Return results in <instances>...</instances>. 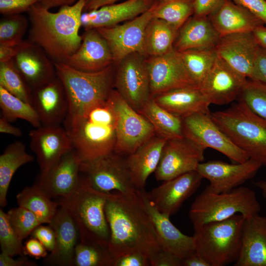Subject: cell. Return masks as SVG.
Segmentation results:
<instances>
[{
	"label": "cell",
	"instance_id": "94428289",
	"mask_svg": "<svg viewBox=\"0 0 266 266\" xmlns=\"http://www.w3.org/2000/svg\"><path fill=\"white\" fill-rule=\"evenodd\" d=\"M77 0H40L39 3L43 7L49 9L58 6L69 5L74 4Z\"/></svg>",
	"mask_w": 266,
	"mask_h": 266
},
{
	"label": "cell",
	"instance_id": "816d5d0a",
	"mask_svg": "<svg viewBox=\"0 0 266 266\" xmlns=\"http://www.w3.org/2000/svg\"><path fill=\"white\" fill-rule=\"evenodd\" d=\"M253 14L266 26V0H231Z\"/></svg>",
	"mask_w": 266,
	"mask_h": 266
},
{
	"label": "cell",
	"instance_id": "5b68a950",
	"mask_svg": "<svg viewBox=\"0 0 266 266\" xmlns=\"http://www.w3.org/2000/svg\"><path fill=\"white\" fill-rule=\"evenodd\" d=\"M110 194L95 189L81 176L76 190L68 198L57 200L71 215L80 241L108 248L110 230L104 207Z\"/></svg>",
	"mask_w": 266,
	"mask_h": 266
},
{
	"label": "cell",
	"instance_id": "c3c4849f",
	"mask_svg": "<svg viewBox=\"0 0 266 266\" xmlns=\"http://www.w3.org/2000/svg\"><path fill=\"white\" fill-rule=\"evenodd\" d=\"M38 226L32 232L31 235L38 240L49 252L54 251L55 247V233L53 228L50 226Z\"/></svg>",
	"mask_w": 266,
	"mask_h": 266
},
{
	"label": "cell",
	"instance_id": "cb8c5ba5",
	"mask_svg": "<svg viewBox=\"0 0 266 266\" xmlns=\"http://www.w3.org/2000/svg\"><path fill=\"white\" fill-rule=\"evenodd\" d=\"M54 230L56 242L54 251L44 261L48 266H73L75 247L79 240L77 227L66 208L62 205L49 224Z\"/></svg>",
	"mask_w": 266,
	"mask_h": 266
},
{
	"label": "cell",
	"instance_id": "ab89813d",
	"mask_svg": "<svg viewBox=\"0 0 266 266\" xmlns=\"http://www.w3.org/2000/svg\"><path fill=\"white\" fill-rule=\"evenodd\" d=\"M108 248L99 244L79 241L74 251V266H113Z\"/></svg>",
	"mask_w": 266,
	"mask_h": 266
},
{
	"label": "cell",
	"instance_id": "4316f807",
	"mask_svg": "<svg viewBox=\"0 0 266 266\" xmlns=\"http://www.w3.org/2000/svg\"><path fill=\"white\" fill-rule=\"evenodd\" d=\"M154 2L150 0H126L84 12L81 18V27L85 30L98 29L127 22L146 11Z\"/></svg>",
	"mask_w": 266,
	"mask_h": 266
},
{
	"label": "cell",
	"instance_id": "7a4b0ae2",
	"mask_svg": "<svg viewBox=\"0 0 266 266\" xmlns=\"http://www.w3.org/2000/svg\"><path fill=\"white\" fill-rule=\"evenodd\" d=\"M86 1L77 0L57 12L37 3L27 12L31 24L29 40L41 48L53 63L66 64L81 45L79 29Z\"/></svg>",
	"mask_w": 266,
	"mask_h": 266
},
{
	"label": "cell",
	"instance_id": "ac0fdd59",
	"mask_svg": "<svg viewBox=\"0 0 266 266\" xmlns=\"http://www.w3.org/2000/svg\"><path fill=\"white\" fill-rule=\"evenodd\" d=\"M262 166L249 159L243 163L229 164L212 160L200 163L197 171L203 178L209 181L207 186L215 193L229 192L253 178Z\"/></svg>",
	"mask_w": 266,
	"mask_h": 266
},
{
	"label": "cell",
	"instance_id": "83f0119b",
	"mask_svg": "<svg viewBox=\"0 0 266 266\" xmlns=\"http://www.w3.org/2000/svg\"><path fill=\"white\" fill-rule=\"evenodd\" d=\"M235 266H266V216L245 219L239 256Z\"/></svg>",
	"mask_w": 266,
	"mask_h": 266
},
{
	"label": "cell",
	"instance_id": "bcb514c9",
	"mask_svg": "<svg viewBox=\"0 0 266 266\" xmlns=\"http://www.w3.org/2000/svg\"><path fill=\"white\" fill-rule=\"evenodd\" d=\"M40 0H0V12L3 15L28 12Z\"/></svg>",
	"mask_w": 266,
	"mask_h": 266
},
{
	"label": "cell",
	"instance_id": "9a60e30c",
	"mask_svg": "<svg viewBox=\"0 0 266 266\" xmlns=\"http://www.w3.org/2000/svg\"><path fill=\"white\" fill-rule=\"evenodd\" d=\"M145 62L152 97L176 88L199 87L186 69L179 52L174 48L161 56L147 57Z\"/></svg>",
	"mask_w": 266,
	"mask_h": 266
},
{
	"label": "cell",
	"instance_id": "7402d4cb",
	"mask_svg": "<svg viewBox=\"0 0 266 266\" xmlns=\"http://www.w3.org/2000/svg\"><path fill=\"white\" fill-rule=\"evenodd\" d=\"M260 46L253 32H243L221 36L215 49L219 57L250 79Z\"/></svg>",
	"mask_w": 266,
	"mask_h": 266
},
{
	"label": "cell",
	"instance_id": "f6af8a7d",
	"mask_svg": "<svg viewBox=\"0 0 266 266\" xmlns=\"http://www.w3.org/2000/svg\"><path fill=\"white\" fill-rule=\"evenodd\" d=\"M7 214L11 225L22 240L41 225L33 213L20 206L10 209Z\"/></svg>",
	"mask_w": 266,
	"mask_h": 266
},
{
	"label": "cell",
	"instance_id": "9f6ffc18",
	"mask_svg": "<svg viewBox=\"0 0 266 266\" xmlns=\"http://www.w3.org/2000/svg\"><path fill=\"white\" fill-rule=\"evenodd\" d=\"M23 41L15 45L0 44V63L12 60L19 51Z\"/></svg>",
	"mask_w": 266,
	"mask_h": 266
},
{
	"label": "cell",
	"instance_id": "680465c9",
	"mask_svg": "<svg viewBox=\"0 0 266 266\" xmlns=\"http://www.w3.org/2000/svg\"><path fill=\"white\" fill-rule=\"evenodd\" d=\"M10 123L6 118L1 116L0 118V132L16 137L21 136L22 135L21 130L18 127L12 125Z\"/></svg>",
	"mask_w": 266,
	"mask_h": 266
},
{
	"label": "cell",
	"instance_id": "e575fe53",
	"mask_svg": "<svg viewBox=\"0 0 266 266\" xmlns=\"http://www.w3.org/2000/svg\"><path fill=\"white\" fill-rule=\"evenodd\" d=\"M179 29L166 21L152 17L145 32L144 49L147 57L167 53L174 47Z\"/></svg>",
	"mask_w": 266,
	"mask_h": 266
},
{
	"label": "cell",
	"instance_id": "db71d44e",
	"mask_svg": "<svg viewBox=\"0 0 266 266\" xmlns=\"http://www.w3.org/2000/svg\"><path fill=\"white\" fill-rule=\"evenodd\" d=\"M182 260L173 254L162 249L150 261L152 266H181Z\"/></svg>",
	"mask_w": 266,
	"mask_h": 266
},
{
	"label": "cell",
	"instance_id": "5bb4252c",
	"mask_svg": "<svg viewBox=\"0 0 266 266\" xmlns=\"http://www.w3.org/2000/svg\"><path fill=\"white\" fill-rule=\"evenodd\" d=\"M205 150L184 136L167 140L155 171L158 181H166L196 170Z\"/></svg>",
	"mask_w": 266,
	"mask_h": 266
},
{
	"label": "cell",
	"instance_id": "7bdbcfd3",
	"mask_svg": "<svg viewBox=\"0 0 266 266\" xmlns=\"http://www.w3.org/2000/svg\"><path fill=\"white\" fill-rule=\"evenodd\" d=\"M239 97L252 111L266 119V84L247 80Z\"/></svg>",
	"mask_w": 266,
	"mask_h": 266
},
{
	"label": "cell",
	"instance_id": "8d00e7d4",
	"mask_svg": "<svg viewBox=\"0 0 266 266\" xmlns=\"http://www.w3.org/2000/svg\"><path fill=\"white\" fill-rule=\"evenodd\" d=\"M0 107L2 116L10 122L20 119L29 122L34 128L41 125L33 105L24 101L0 86Z\"/></svg>",
	"mask_w": 266,
	"mask_h": 266
},
{
	"label": "cell",
	"instance_id": "e7e4bbea",
	"mask_svg": "<svg viewBox=\"0 0 266 266\" xmlns=\"http://www.w3.org/2000/svg\"><path fill=\"white\" fill-rule=\"evenodd\" d=\"M150 0L154 2V1H160V0Z\"/></svg>",
	"mask_w": 266,
	"mask_h": 266
},
{
	"label": "cell",
	"instance_id": "30bf717a",
	"mask_svg": "<svg viewBox=\"0 0 266 266\" xmlns=\"http://www.w3.org/2000/svg\"><path fill=\"white\" fill-rule=\"evenodd\" d=\"M109 99L116 114L117 141L115 152L130 155L155 135L153 126L131 106L115 90Z\"/></svg>",
	"mask_w": 266,
	"mask_h": 266
},
{
	"label": "cell",
	"instance_id": "ffe728a7",
	"mask_svg": "<svg viewBox=\"0 0 266 266\" xmlns=\"http://www.w3.org/2000/svg\"><path fill=\"white\" fill-rule=\"evenodd\" d=\"M30 146L35 154L40 171L55 165L73 149L67 131L60 125L41 126L29 132Z\"/></svg>",
	"mask_w": 266,
	"mask_h": 266
},
{
	"label": "cell",
	"instance_id": "d6a6232c",
	"mask_svg": "<svg viewBox=\"0 0 266 266\" xmlns=\"http://www.w3.org/2000/svg\"><path fill=\"white\" fill-rule=\"evenodd\" d=\"M33 157L23 142L17 140L7 146L0 156V205L7 204V194L12 178L21 166L32 162Z\"/></svg>",
	"mask_w": 266,
	"mask_h": 266
},
{
	"label": "cell",
	"instance_id": "f1b7e54d",
	"mask_svg": "<svg viewBox=\"0 0 266 266\" xmlns=\"http://www.w3.org/2000/svg\"><path fill=\"white\" fill-rule=\"evenodd\" d=\"M153 97L160 106L182 118L196 113H210V103L198 87L176 88Z\"/></svg>",
	"mask_w": 266,
	"mask_h": 266
},
{
	"label": "cell",
	"instance_id": "6da1fadb",
	"mask_svg": "<svg viewBox=\"0 0 266 266\" xmlns=\"http://www.w3.org/2000/svg\"><path fill=\"white\" fill-rule=\"evenodd\" d=\"M105 214L110 230L108 250L113 259L138 252L151 261L162 249L151 219L136 195L111 192Z\"/></svg>",
	"mask_w": 266,
	"mask_h": 266
},
{
	"label": "cell",
	"instance_id": "f546056e",
	"mask_svg": "<svg viewBox=\"0 0 266 266\" xmlns=\"http://www.w3.org/2000/svg\"><path fill=\"white\" fill-rule=\"evenodd\" d=\"M221 36L243 32H253L264 23L250 11L231 0L208 17Z\"/></svg>",
	"mask_w": 266,
	"mask_h": 266
},
{
	"label": "cell",
	"instance_id": "484cf974",
	"mask_svg": "<svg viewBox=\"0 0 266 266\" xmlns=\"http://www.w3.org/2000/svg\"><path fill=\"white\" fill-rule=\"evenodd\" d=\"M85 30L81 45L66 64L88 72L100 71L114 65L111 51L104 37L97 29Z\"/></svg>",
	"mask_w": 266,
	"mask_h": 266
},
{
	"label": "cell",
	"instance_id": "6125c7cd",
	"mask_svg": "<svg viewBox=\"0 0 266 266\" xmlns=\"http://www.w3.org/2000/svg\"><path fill=\"white\" fill-rule=\"evenodd\" d=\"M253 33L259 45L266 47V26H259Z\"/></svg>",
	"mask_w": 266,
	"mask_h": 266
},
{
	"label": "cell",
	"instance_id": "3957f363",
	"mask_svg": "<svg viewBox=\"0 0 266 266\" xmlns=\"http://www.w3.org/2000/svg\"><path fill=\"white\" fill-rule=\"evenodd\" d=\"M64 128L82 162H90L115 151L116 118L109 97L87 108L65 124Z\"/></svg>",
	"mask_w": 266,
	"mask_h": 266
},
{
	"label": "cell",
	"instance_id": "681fc988",
	"mask_svg": "<svg viewBox=\"0 0 266 266\" xmlns=\"http://www.w3.org/2000/svg\"><path fill=\"white\" fill-rule=\"evenodd\" d=\"M225 0H194V14L196 17H208L217 11Z\"/></svg>",
	"mask_w": 266,
	"mask_h": 266
},
{
	"label": "cell",
	"instance_id": "4fadbf2b",
	"mask_svg": "<svg viewBox=\"0 0 266 266\" xmlns=\"http://www.w3.org/2000/svg\"><path fill=\"white\" fill-rule=\"evenodd\" d=\"M156 2L146 11L124 23L97 29L108 43L114 65H117L133 53L146 57L144 49L145 29L153 17Z\"/></svg>",
	"mask_w": 266,
	"mask_h": 266
},
{
	"label": "cell",
	"instance_id": "8992f818",
	"mask_svg": "<svg viewBox=\"0 0 266 266\" xmlns=\"http://www.w3.org/2000/svg\"><path fill=\"white\" fill-rule=\"evenodd\" d=\"M213 121L250 159L266 167V119L242 101L211 113Z\"/></svg>",
	"mask_w": 266,
	"mask_h": 266
},
{
	"label": "cell",
	"instance_id": "603a6c76",
	"mask_svg": "<svg viewBox=\"0 0 266 266\" xmlns=\"http://www.w3.org/2000/svg\"><path fill=\"white\" fill-rule=\"evenodd\" d=\"M49 59L39 46L29 40H24L13 61L33 91L46 84L57 76L54 63Z\"/></svg>",
	"mask_w": 266,
	"mask_h": 266
},
{
	"label": "cell",
	"instance_id": "44dd1931",
	"mask_svg": "<svg viewBox=\"0 0 266 266\" xmlns=\"http://www.w3.org/2000/svg\"><path fill=\"white\" fill-rule=\"evenodd\" d=\"M138 194L151 219L163 250L173 254L182 261L196 251L193 236L183 233L171 223L169 216L160 212L143 189H138Z\"/></svg>",
	"mask_w": 266,
	"mask_h": 266
},
{
	"label": "cell",
	"instance_id": "91938a15",
	"mask_svg": "<svg viewBox=\"0 0 266 266\" xmlns=\"http://www.w3.org/2000/svg\"><path fill=\"white\" fill-rule=\"evenodd\" d=\"M120 0H87L84 12L96 10L103 6L113 4Z\"/></svg>",
	"mask_w": 266,
	"mask_h": 266
},
{
	"label": "cell",
	"instance_id": "1f68e13d",
	"mask_svg": "<svg viewBox=\"0 0 266 266\" xmlns=\"http://www.w3.org/2000/svg\"><path fill=\"white\" fill-rule=\"evenodd\" d=\"M167 140L154 136L126 159L133 182L137 189H143L148 177L155 172Z\"/></svg>",
	"mask_w": 266,
	"mask_h": 266
},
{
	"label": "cell",
	"instance_id": "f35d334b",
	"mask_svg": "<svg viewBox=\"0 0 266 266\" xmlns=\"http://www.w3.org/2000/svg\"><path fill=\"white\" fill-rule=\"evenodd\" d=\"M194 0L157 1L153 17L162 19L179 29L193 15Z\"/></svg>",
	"mask_w": 266,
	"mask_h": 266
},
{
	"label": "cell",
	"instance_id": "7dc6e473",
	"mask_svg": "<svg viewBox=\"0 0 266 266\" xmlns=\"http://www.w3.org/2000/svg\"><path fill=\"white\" fill-rule=\"evenodd\" d=\"M149 258L143 253L134 252L113 259V266H150Z\"/></svg>",
	"mask_w": 266,
	"mask_h": 266
},
{
	"label": "cell",
	"instance_id": "d6986e66",
	"mask_svg": "<svg viewBox=\"0 0 266 266\" xmlns=\"http://www.w3.org/2000/svg\"><path fill=\"white\" fill-rule=\"evenodd\" d=\"M202 179L197 171H190L164 181L147 195L160 212L170 217L197 191Z\"/></svg>",
	"mask_w": 266,
	"mask_h": 266
},
{
	"label": "cell",
	"instance_id": "60d3db41",
	"mask_svg": "<svg viewBox=\"0 0 266 266\" xmlns=\"http://www.w3.org/2000/svg\"><path fill=\"white\" fill-rule=\"evenodd\" d=\"M0 86L25 102L31 104L32 90L16 67L13 60L0 63Z\"/></svg>",
	"mask_w": 266,
	"mask_h": 266
},
{
	"label": "cell",
	"instance_id": "11a10c76",
	"mask_svg": "<svg viewBox=\"0 0 266 266\" xmlns=\"http://www.w3.org/2000/svg\"><path fill=\"white\" fill-rule=\"evenodd\" d=\"M36 266L33 262L29 261L26 257H21L14 259L4 253L0 254V266Z\"/></svg>",
	"mask_w": 266,
	"mask_h": 266
},
{
	"label": "cell",
	"instance_id": "52a82bcc",
	"mask_svg": "<svg viewBox=\"0 0 266 266\" xmlns=\"http://www.w3.org/2000/svg\"><path fill=\"white\" fill-rule=\"evenodd\" d=\"M245 218L240 214L194 229L195 249L210 266L234 263L241 249Z\"/></svg>",
	"mask_w": 266,
	"mask_h": 266
},
{
	"label": "cell",
	"instance_id": "8fae6325",
	"mask_svg": "<svg viewBox=\"0 0 266 266\" xmlns=\"http://www.w3.org/2000/svg\"><path fill=\"white\" fill-rule=\"evenodd\" d=\"M183 136L203 149H213L234 163L250 159L212 120L211 113H196L182 118Z\"/></svg>",
	"mask_w": 266,
	"mask_h": 266
},
{
	"label": "cell",
	"instance_id": "d4e9b609",
	"mask_svg": "<svg viewBox=\"0 0 266 266\" xmlns=\"http://www.w3.org/2000/svg\"><path fill=\"white\" fill-rule=\"evenodd\" d=\"M42 126L60 125L66 119L68 103L63 85L56 76L32 91V103Z\"/></svg>",
	"mask_w": 266,
	"mask_h": 266
},
{
	"label": "cell",
	"instance_id": "74e56055",
	"mask_svg": "<svg viewBox=\"0 0 266 266\" xmlns=\"http://www.w3.org/2000/svg\"><path fill=\"white\" fill-rule=\"evenodd\" d=\"M179 54L190 76L200 87L218 57L216 49H192Z\"/></svg>",
	"mask_w": 266,
	"mask_h": 266
},
{
	"label": "cell",
	"instance_id": "277c9868",
	"mask_svg": "<svg viewBox=\"0 0 266 266\" xmlns=\"http://www.w3.org/2000/svg\"><path fill=\"white\" fill-rule=\"evenodd\" d=\"M54 65L68 103V113L64 125L71 122L94 104L106 100L112 90L114 65L95 72L79 70L65 63Z\"/></svg>",
	"mask_w": 266,
	"mask_h": 266
},
{
	"label": "cell",
	"instance_id": "6f0895ef",
	"mask_svg": "<svg viewBox=\"0 0 266 266\" xmlns=\"http://www.w3.org/2000/svg\"><path fill=\"white\" fill-rule=\"evenodd\" d=\"M183 266H210L205 259L195 251L182 261Z\"/></svg>",
	"mask_w": 266,
	"mask_h": 266
},
{
	"label": "cell",
	"instance_id": "e0dca14e",
	"mask_svg": "<svg viewBox=\"0 0 266 266\" xmlns=\"http://www.w3.org/2000/svg\"><path fill=\"white\" fill-rule=\"evenodd\" d=\"M247 80L218 55L199 88L210 104L222 105L239 97Z\"/></svg>",
	"mask_w": 266,
	"mask_h": 266
},
{
	"label": "cell",
	"instance_id": "ba28073f",
	"mask_svg": "<svg viewBox=\"0 0 266 266\" xmlns=\"http://www.w3.org/2000/svg\"><path fill=\"white\" fill-rule=\"evenodd\" d=\"M261 210L256 193L249 188L239 186L229 192L215 193L207 186L192 203L189 216L195 229L237 214L247 219Z\"/></svg>",
	"mask_w": 266,
	"mask_h": 266
},
{
	"label": "cell",
	"instance_id": "7c38bea8",
	"mask_svg": "<svg viewBox=\"0 0 266 266\" xmlns=\"http://www.w3.org/2000/svg\"><path fill=\"white\" fill-rule=\"evenodd\" d=\"M146 57L138 53L131 54L116 65L114 72L116 90L137 111L152 97Z\"/></svg>",
	"mask_w": 266,
	"mask_h": 266
},
{
	"label": "cell",
	"instance_id": "be15d7a7",
	"mask_svg": "<svg viewBox=\"0 0 266 266\" xmlns=\"http://www.w3.org/2000/svg\"><path fill=\"white\" fill-rule=\"evenodd\" d=\"M253 184L261 191L263 197L266 199V180H258L254 182Z\"/></svg>",
	"mask_w": 266,
	"mask_h": 266
},
{
	"label": "cell",
	"instance_id": "9c48e42d",
	"mask_svg": "<svg viewBox=\"0 0 266 266\" xmlns=\"http://www.w3.org/2000/svg\"><path fill=\"white\" fill-rule=\"evenodd\" d=\"M80 175L92 187L103 193L114 191L128 196L137 193L126 159L115 152L90 162H82Z\"/></svg>",
	"mask_w": 266,
	"mask_h": 266
},
{
	"label": "cell",
	"instance_id": "f907efd6",
	"mask_svg": "<svg viewBox=\"0 0 266 266\" xmlns=\"http://www.w3.org/2000/svg\"><path fill=\"white\" fill-rule=\"evenodd\" d=\"M249 79L266 84V47L260 46Z\"/></svg>",
	"mask_w": 266,
	"mask_h": 266
},
{
	"label": "cell",
	"instance_id": "4dcf8cb0",
	"mask_svg": "<svg viewBox=\"0 0 266 266\" xmlns=\"http://www.w3.org/2000/svg\"><path fill=\"white\" fill-rule=\"evenodd\" d=\"M220 37L208 17L193 16L179 29L173 47L179 52L192 49L215 48Z\"/></svg>",
	"mask_w": 266,
	"mask_h": 266
},
{
	"label": "cell",
	"instance_id": "b9f144b4",
	"mask_svg": "<svg viewBox=\"0 0 266 266\" xmlns=\"http://www.w3.org/2000/svg\"><path fill=\"white\" fill-rule=\"evenodd\" d=\"M28 20L20 14L4 15L0 22V44L20 43L28 27Z\"/></svg>",
	"mask_w": 266,
	"mask_h": 266
},
{
	"label": "cell",
	"instance_id": "d590c367",
	"mask_svg": "<svg viewBox=\"0 0 266 266\" xmlns=\"http://www.w3.org/2000/svg\"><path fill=\"white\" fill-rule=\"evenodd\" d=\"M19 206L33 213L41 224H49L55 215L58 201L52 200L48 195L35 185L27 187L16 196Z\"/></svg>",
	"mask_w": 266,
	"mask_h": 266
},
{
	"label": "cell",
	"instance_id": "ee69618b",
	"mask_svg": "<svg viewBox=\"0 0 266 266\" xmlns=\"http://www.w3.org/2000/svg\"><path fill=\"white\" fill-rule=\"evenodd\" d=\"M22 241L11 225L7 213L0 209V245L1 252L10 256L24 255Z\"/></svg>",
	"mask_w": 266,
	"mask_h": 266
},
{
	"label": "cell",
	"instance_id": "f5cc1de1",
	"mask_svg": "<svg viewBox=\"0 0 266 266\" xmlns=\"http://www.w3.org/2000/svg\"><path fill=\"white\" fill-rule=\"evenodd\" d=\"M47 251L43 244L34 237L28 240L24 245V255L36 259L46 258L48 256Z\"/></svg>",
	"mask_w": 266,
	"mask_h": 266
},
{
	"label": "cell",
	"instance_id": "836d02e7",
	"mask_svg": "<svg viewBox=\"0 0 266 266\" xmlns=\"http://www.w3.org/2000/svg\"><path fill=\"white\" fill-rule=\"evenodd\" d=\"M138 112L152 124L157 136L167 140L183 136L182 118L160 106L153 97Z\"/></svg>",
	"mask_w": 266,
	"mask_h": 266
},
{
	"label": "cell",
	"instance_id": "2e32d148",
	"mask_svg": "<svg viewBox=\"0 0 266 266\" xmlns=\"http://www.w3.org/2000/svg\"><path fill=\"white\" fill-rule=\"evenodd\" d=\"M82 161L73 149L64 155L52 167L40 172L34 184L51 198H67L80 182Z\"/></svg>",
	"mask_w": 266,
	"mask_h": 266
}]
</instances>
